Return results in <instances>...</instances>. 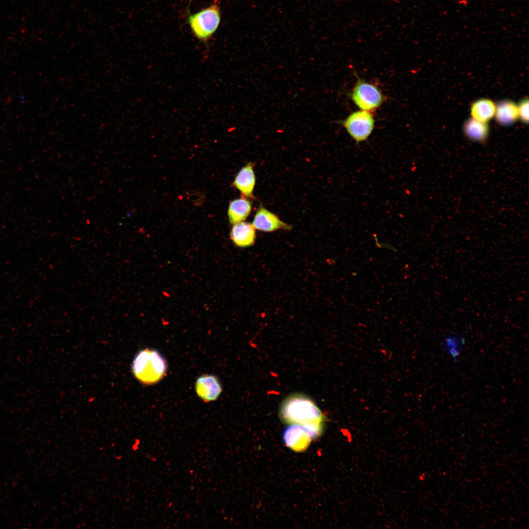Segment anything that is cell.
<instances>
[{"label":"cell","mask_w":529,"mask_h":529,"mask_svg":"<svg viewBox=\"0 0 529 529\" xmlns=\"http://www.w3.org/2000/svg\"><path fill=\"white\" fill-rule=\"evenodd\" d=\"M280 416L290 425L302 426H323L324 415L314 402L301 394L290 395L283 402Z\"/></svg>","instance_id":"cell-1"},{"label":"cell","mask_w":529,"mask_h":529,"mask_svg":"<svg viewBox=\"0 0 529 529\" xmlns=\"http://www.w3.org/2000/svg\"><path fill=\"white\" fill-rule=\"evenodd\" d=\"M132 371L134 376L145 385L155 384L164 376L167 364L163 357L156 351L149 349L140 351L135 357Z\"/></svg>","instance_id":"cell-2"},{"label":"cell","mask_w":529,"mask_h":529,"mask_svg":"<svg viewBox=\"0 0 529 529\" xmlns=\"http://www.w3.org/2000/svg\"><path fill=\"white\" fill-rule=\"evenodd\" d=\"M220 21V8L217 0L202 10L189 14L188 18L192 34L204 43H207L216 31Z\"/></svg>","instance_id":"cell-3"},{"label":"cell","mask_w":529,"mask_h":529,"mask_svg":"<svg viewBox=\"0 0 529 529\" xmlns=\"http://www.w3.org/2000/svg\"><path fill=\"white\" fill-rule=\"evenodd\" d=\"M349 96L360 110L371 112L379 108L385 100L382 91L376 85L360 78Z\"/></svg>","instance_id":"cell-4"},{"label":"cell","mask_w":529,"mask_h":529,"mask_svg":"<svg viewBox=\"0 0 529 529\" xmlns=\"http://www.w3.org/2000/svg\"><path fill=\"white\" fill-rule=\"evenodd\" d=\"M372 113L360 110L352 112L340 121L357 144L367 140L373 130L375 120Z\"/></svg>","instance_id":"cell-5"},{"label":"cell","mask_w":529,"mask_h":529,"mask_svg":"<svg viewBox=\"0 0 529 529\" xmlns=\"http://www.w3.org/2000/svg\"><path fill=\"white\" fill-rule=\"evenodd\" d=\"M252 224L255 229L265 232L281 229L289 230L291 228L289 225L263 206H260L257 211Z\"/></svg>","instance_id":"cell-6"},{"label":"cell","mask_w":529,"mask_h":529,"mask_svg":"<svg viewBox=\"0 0 529 529\" xmlns=\"http://www.w3.org/2000/svg\"><path fill=\"white\" fill-rule=\"evenodd\" d=\"M313 439L305 428L299 425H290L284 433L286 445L297 452L306 449Z\"/></svg>","instance_id":"cell-7"},{"label":"cell","mask_w":529,"mask_h":529,"mask_svg":"<svg viewBox=\"0 0 529 529\" xmlns=\"http://www.w3.org/2000/svg\"><path fill=\"white\" fill-rule=\"evenodd\" d=\"M254 164H247L236 175L233 186L238 190L242 196L247 198L254 197L253 192L255 186L256 177L254 170Z\"/></svg>","instance_id":"cell-8"},{"label":"cell","mask_w":529,"mask_h":529,"mask_svg":"<svg viewBox=\"0 0 529 529\" xmlns=\"http://www.w3.org/2000/svg\"><path fill=\"white\" fill-rule=\"evenodd\" d=\"M252 224L240 222L234 224L230 236L234 244L239 247L253 245L256 240V230Z\"/></svg>","instance_id":"cell-9"},{"label":"cell","mask_w":529,"mask_h":529,"mask_svg":"<svg viewBox=\"0 0 529 529\" xmlns=\"http://www.w3.org/2000/svg\"><path fill=\"white\" fill-rule=\"evenodd\" d=\"M196 391L202 400L209 402L217 398L221 392V387L216 377L204 375L197 380Z\"/></svg>","instance_id":"cell-10"},{"label":"cell","mask_w":529,"mask_h":529,"mask_svg":"<svg viewBox=\"0 0 529 529\" xmlns=\"http://www.w3.org/2000/svg\"><path fill=\"white\" fill-rule=\"evenodd\" d=\"M252 202L247 198L241 197L232 201L228 206V216L231 224L243 221L250 215Z\"/></svg>","instance_id":"cell-11"},{"label":"cell","mask_w":529,"mask_h":529,"mask_svg":"<svg viewBox=\"0 0 529 529\" xmlns=\"http://www.w3.org/2000/svg\"><path fill=\"white\" fill-rule=\"evenodd\" d=\"M496 106L490 100L481 99L475 102L471 108L473 118L486 123L495 115Z\"/></svg>","instance_id":"cell-12"},{"label":"cell","mask_w":529,"mask_h":529,"mask_svg":"<svg viewBox=\"0 0 529 529\" xmlns=\"http://www.w3.org/2000/svg\"><path fill=\"white\" fill-rule=\"evenodd\" d=\"M495 115L501 124H511L519 117L518 106L510 101L502 102L496 107Z\"/></svg>","instance_id":"cell-13"},{"label":"cell","mask_w":529,"mask_h":529,"mask_svg":"<svg viewBox=\"0 0 529 529\" xmlns=\"http://www.w3.org/2000/svg\"><path fill=\"white\" fill-rule=\"evenodd\" d=\"M464 131L466 136L470 139L474 141L482 142L487 137L488 128L486 123L472 118L466 122L464 126Z\"/></svg>","instance_id":"cell-14"},{"label":"cell","mask_w":529,"mask_h":529,"mask_svg":"<svg viewBox=\"0 0 529 529\" xmlns=\"http://www.w3.org/2000/svg\"><path fill=\"white\" fill-rule=\"evenodd\" d=\"M445 349L456 363L465 344V338L459 335H450L444 339Z\"/></svg>","instance_id":"cell-15"},{"label":"cell","mask_w":529,"mask_h":529,"mask_svg":"<svg viewBox=\"0 0 529 529\" xmlns=\"http://www.w3.org/2000/svg\"><path fill=\"white\" fill-rule=\"evenodd\" d=\"M518 114L522 120L528 122L529 120V101L528 99L522 101L518 106Z\"/></svg>","instance_id":"cell-16"}]
</instances>
